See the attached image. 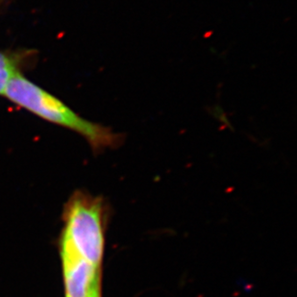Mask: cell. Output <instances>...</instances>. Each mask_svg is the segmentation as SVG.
<instances>
[{"label": "cell", "mask_w": 297, "mask_h": 297, "mask_svg": "<svg viewBox=\"0 0 297 297\" xmlns=\"http://www.w3.org/2000/svg\"><path fill=\"white\" fill-rule=\"evenodd\" d=\"M4 95L22 109L40 119L70 129L87 139L95 152L117 148L124 141V136L112 129L82 118L60 99L41 89L20 73L8 84Z\"/></svg>", "instance_id": "obj_1"}, {"label": "cell", "mask_w": 297, "mask_h": 297, "mask_svg": "<svg viewBox=\"0 0 297 297\" xmlns=\"http://www.w3.org/2000/svg\"><path fill=\"white\" fill-rule=\"evenodd\" d=\"M65 224L62 247L99 268L104 251V211L100 201L75 194L66 208Z\"/></svg>", "instance_id": "obj_2"}, {"label": "cell", "mask_w": 297, "mask_h": 297, "mask_svg": "<svg viewBox=\"0 0 297 297\" xmlns=\"http://www.w3.org/2000/svg\"><path fill=\"white\" fill-rule=\"evenodd\" d=\"M66 297H99V268L62 247Z\"/></svg>", "instance_id": "obj_3"}, {"label": "cell", "mask_w": 297, "mask_h": 297, "mask_svg": "<svg viewBox=\"0 0 297 297\" xmlns=\"http://www.w3.org/2000/svg\"><path fill=\"white\" fill-rule=\"evenodd\" d=\"M19 73L17 61L9 54L0 52V94L4 95L11 80Z\"/></svg>", "instance_id": "obj_4"}]
</instances>
